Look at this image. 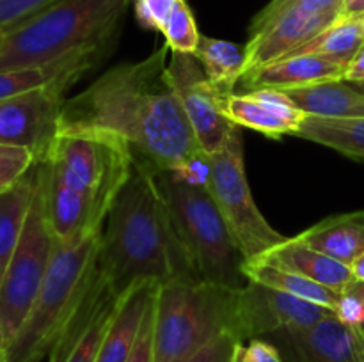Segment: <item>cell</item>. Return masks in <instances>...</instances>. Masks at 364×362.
Listing matches in <instances>:
<instances>
[{"label": "cell", "instance_id": "obj_9", "mask_svg": "<svg viewBox=\"0 0 364 362\" xmlns=\"http://www.w3.org/2000/svg\"><path fill=\"white\" fill-rule=\"evenodd\" d=\"M206 190L247 261L287 240L270 226L252 197L245 174L244 138L238 124H235L223 148L208 155Z\"/></svg>", "mask_w": 364, "mask_h": 362}, {"label": "cell", "instance_id": "obj_11", "mask_svg": "<svg viewBox=\"0 0 364 362\" xmlns=\"http://www.w3.org/2000/svg\"><path fill=\"white\" fill-rule=\"evenodd\" d=\"M331 312L318 304L247 280L238 291L237 337L244 343L279 330H308Z\"/></svg>", "mask_w": 364, "mask_h": 362}, {"label": "cell", "instance_id": "obj_20", "mask_svg": "<svg viewBox=\"0 0 364 362\" xmlns=\"http://www.w3.org/2000/svg\"><path fill=\"white\" fill-rule=\"evenodd\" d=\"M160 284L141 283L123 293L117 300L110 325L100 346L96 362H127L134 348L148 305Z\"/></svg>", "mask_w": 364, "mask_h": 362}, {"label": "cell", "instance_id": "obj_7", "mask_svg": "<svg viewBox=\"0 0 364 362\" xmlns=\"http://www.w3.org/2000/svg\"><path fill=\"white\" fill-rule=\"evenodd\" d=\"M50 174L66 187L110 209L130 180L134 156L119 138L102 131H59L45 160Z\"/></svg>", "mask_w": 364, "mask_h": 362}, {"label": "cell", "instance_id": "obj_23", "mask_svg": "<svg viewBox=\"0 0 364 362\" xmlns=\"http://www.w3.org/2000/svg\"><path fill=\"white\" fill-rule=\"evenodd\" d=\"M201 64L210 84L223 98L235 92V85L247 73V50L245 45L203 35L194 53Z\"/></svg>", "mask_w": 364, "mask_h": 362}, {"label": "cell", "instance_id": "obj_45", "mask_svg": "<svg viewBox=\"0 0 364 362\" xmlns=\"http://www.w3.org/2000/svg\"><path fill=\"white\" fill-rule=\"evenodd\" d=\"M363 362H364V350H363Z\"/></svg>", "mask_w": 364, "mask_h": 362}, {"label": "cell", "instance_id": "obj_37", "mask_svg": "<svg viewBox=\"0 0 364 362\" xmlns=\"http://www.w3.org/2000/svg\"><path fill=\"white\" fill-rule=\"evenodd\" d=\"M276 7H301L315 14H329L340 16L345 11V0H272Z\"/></svg>", "mask_w": 364, "mask_h": 362}, {"label": "cell", "instance_id": "obj_34", "mask_svg": "<svg viewBox=\"0 0 364 362\" xmlns=\"http://www.w3.org/2000/svg\"><path fill=\"white\" fill-rule=\"evenodd\" d=\"M231 362H287L279 348L265 337L244 341L235 346Z\"/></svg>", "mask_w": 364, "mask_h": 362}, {"label": "cell", "instance_id": "obj_10", "mask_svg": "<svg viewBox=\"0 0 364 362\" xmlns=\"http://www.w3.org/2000/svg\"><path fill=\"white\" fill-rule=\"evenodd\" d=\"M167 67L199 148L206 155H213L223 148L235 126L224 114L226 98L210 84L194 55L171 52Z\"/></svg>", "mask_w": 364, "mask_h": 362}, {"label": "cell", "instance_id": "obj_6", "mask_svg": "<svg viewBox=\"0 0 364 362\" xmlns=\"http://www.w3.org/2000/svg\"><path fill=\"white\" fill-rule=\"evenodd\" d=\"M155 180L199 279L242 290L247 284V259L206 187L188 183L171 170L155 172Z\"/></svg>", "mask_w": 364, "mask_h": 362}, {"label": "cell", "instance_id": "obj_30", "mask_svg": "<svg viewBox=\"0 0 364 362\" xmlns=\"http://www.w3.org/2000/svg\"><path fill=\"white\" fill-rule=\"evenodd\" d=\"M36 163L38 158L31 149L0 144V194L20 183Z\"/></svg>", "mask_w": 364, "mask_h": 362}, {"label": "cell", "instance_id": "obj_12", "mask_svg": "<svg viewBox=\"0 0 364 362\" xmlns=\"http://www.w3.org/2000/svg\"><path fill=\"white\" fill-rule=\"evenodd\" d=\"M66 91L63 85H48L0 99V144L27 148L38 163L45 162L59 135Z\"/></svg>", "mask_w": 364, "mask_h": 362}, {"label": "cell", "instance_id": "obj_18", "mask_svg": "<svg viewBox=\"0 0 364 362\" xmlns=\"http://www.w3.org/2000/svg\"><path fill=\"white\" fill-rule=\"evenodd\" d=\"M347 67L348 64L341 60L299 53L247 71L240 82L247 92L258 89H290L322 80H345Z\"/></svg>", "mask_w": 364, "mask_h": 362}, {"label": "cell", "instance_id": "obj_15", "mask_svg": "<svg viewBox=\"0 0 364 362\" xmlns=\"http://www.w3.org/2000/svg\"><path fill=\"white\" fill-rule=\"evenodd\" d=\"M265 339L287 362H363L364 334L345 325L334 312L308 330H279Z\"/></svg>", "mask_w": 364, "mask_h": 362}, {"label": "cell", "instance_id": "obj_43", "mask_svg": "<svg viewBox=\"0 0 364 362\" xmlns=\"http://www.w3.org/2000/svg\"><path fill=\"white\" fill-rule=\"evenodd\" d=\"M359 330H361V332L364 334V323H363V325H361V327H359Z\"/></svg>", "mask_w": 364, "mask_h": 362}, {"label": "cell", "instance_id": "obj_26", "mask_svg": "<svg viewBox=\"0 0 364 362\" xmlns=\"http://www.w3.org/2000/svg\"><path fill=\"white\" fill-rule=\"evenodd\" d=\"M244 273L247 280L263 284V286L274 287L277 291L291 295V297L302 298V300L313 302L322 307L334 311L338 304L340 293L315 283L311 279L299 275V273L284 270L281 266L270 265V263L262 261V259H249L244 266Z\"/></svg>", "mask_w": 364, "mask_h": 362}, {"label": "cell", "instance_id": "obj_5", "mask_svg": "<svg viewBox=\"0 0 364 362\" xmlns=\"http://www.w3.org/2000/svg\"><path fill=\"white\" fill-rule=\"evenodd\" d=\"M238 291L206 280L159 286L153 362H187L223 334L237 337Z\"/></svg>", "mask_w": 364, "mask_h": 362}, {"label": "cell", "instance_id": "obj_25", "mask_svg": "<svg viewBox=\"0 0 364 362\" xmlns=\"http://www.w3.org/2000/svg\"><path fill=\"white\" fill-rule=\"evenodd\" d=\"M295 137L322 144L347 158L364 163V117L326 119L306 116L299 124Z\"/></svg>", "mask_w": 364, "mask_h": 362}, {"label": "cell", "instance_id": "obj_3", "mask_svg": "<svg viewBox=\"0 0 364 362\" xmlns=\"http://www.w3.org/2000/svg\"><path fill=\"white\" fill-rule=\"evenodd\" d=\"M134 0H59L0 41V71L45 66L85 46L112 43Z\"/></svg>", "mask_w": 364, "mask_h": 362}, {"label": "cell", "instance_id": "obj_16", "mask_svg": "<svg viewBox=\"0 0 364 362\" xmlns=\"http://www.w3.org/2000/svg\"><path fill=\"white\" fill-rule=\"evenodd\" d=\"M41 163L45 167L46 215L53 238L63 243H71L102 229L109 209L95 199L66 187L50 174L45 162Z\"/></svg>", "mask_w": 364, "mask_h": 362}, {"label": "cell", "instance_id": "obj_8", "mask_svg": "<svg viewBox=\"0 0 364 362\" xmlns=\"http://www.w3.org/2000/svg\"><path fill=\"white\" fill-rule=\"evenodd\" d=\"M52 229L45 204V167L38 163L36 190L18 247L0 280V339L4 346L23 325L31 312L53 252Z\"/></svg>", "mask_w": 364, "mask_h": 362}, {"label": "cell", "instance_id": "obj_1", "mask_svg": "<svg viewBox=\"0 0 364 362\" xmlns=\"http://www.w3.org/2000/svg\"><path fill=\"white\" fill-rule=\"evenodd\" d=\"M164 43L146 59L100 75L60 110L59 131H102L130 148L134 162L155 172L176 170L203 153L169 77Z\"/></svg>", "mask_w": 364, "mask_h": 362}, {"label": "cell", "instance_id": "obj_42", "mask_svg": "<svg viewBox=\"0 0 364 362\" xmlns=\"http://www.w3.org/2000/svg\"><path fill=\"white\" fill-rule=\"evenodd\" d=\"M354 2H355V0H345V11H347L348 7H350ZM345 11H343V13H345Z\"/></svg>", "mask_w": 364, "mask_h": 362}, {"label": "cell", "instance_id": "obj_41", "mask_svg": "<svg viewBox=\"0 0 364 362\" xmlns=\"http://www.w3.org/2000/svg\"><path fill=\"white\" fill-rule=\"evenodd\" d=\"M0 362H6V346H4L2 339H0Z\"/></svg>", "mask_w": 364, "mask_h": 362}, {"label": "cell", "instance_id": "obj_21", "mask_svg": "<svg viewBox=\"0 0 364 362\" xmlns=\"http://www.w3.org/2000/svg\"><path fill=\"white\" fill-rule=\"evenodd\" d=\"M306 116L326 119L364 117V92L345 80H322L301 87L277 89Z\"/></svg>", "mask_w": 364, "mask_h": 362}, {"label": "cell", "instance_id": "obj_31", "mask_svg": "<svg viewBox=\"0 0 364 362\" xmlns=\"http://www.w3.org/2000/svg\"><path fill=\"white\" fill-rule=\"evenodd\" d=\"M59 0H0V31L6 32L25 23Z\"/></svg>", "mask_w": 364, "mask_h": 362}, {"label": "cell", "instance_id": "obj_38", "mask_svg": "<svg viewBox=\"0 0 364 362\" xmlns=\"http://www.w3.org/2000/svg\"><path fill=\"white\" fill-rule=\"evenodd\" d=\"M345 82L364 85V43L354 55V59L350 60V64H348L347 73H345Z\"/></svg>", "mask_w": 364, "mask_h": 362}, {"label": "cell", "instance_id": "obj_39", "mask_svg": "<svg viewBox=\"0 0 364 362\" xmlns=\"http://www.w3.org/2000/svg\"><path fill=\"white\" fill-rule=\"evenodd\" d=\"M350 270H352V275H354V280H358V283H364V254L352 263Z\"/></svg>", "mask_w": 364, "mask_h": 362}, {"label": "cell", "instance_id": "obj_22", "mask_svg": "<svg viewBox=\"0 0 364 362\" xmlns=\"http://www.w3.org/2000/svg\"><path fill=\"white\" fill-rule=\"evenodd\" d=\"M297 240L350 266L364 254V212L327 216L297 234Z\"/></svg>", "mask_w": 364, "mask_h": 362}, {"label": "cell", "instance_id": "obj_2", "mask_svg": "<svg viewBox=\"0 0 364 362\" xmlns=\"http://www.w3.org/2000/svg\"><path fill=\"white\" fill-rule=\"evenodd\" d=\"M98 266L117 297L141 283L201 280L149 167L134 162L130 180L114 199Z\"/></svg>", "mask_w": 364, "mask_h": 362}, {"label": "cell", "instance_id": "obj_14", "mask_svg": "<svg viewBox=\"0 0 364 362\" xmlns=\"http://www.w3.org/2000/svg\"><path fill=\"white\" fill-rule=\"evenodd\" d=\"M119 297L112 291L98 266L84 300L60 332L48 362H96Z\"/></svg>", "mask_w": 364, "mask_h": 362}, {"label": "cell", "instance_id": "obj_13", "mask_svg": "<svg viewBox=\"0 0 364 362\" xmlns=\"http://www.w3.org/2000/svg\"><path fill=\"white\" fill-rule=\"evenodd\" d=\"M338 16L315 14L301 7H276L267 4L249 27L247 71L290 57L311 41Z\"/></svg>", "mask_w": 364, "mask_h": 362}, {"label": "cell", "instance_id": "obj_32", "mask_svg": "<svg viewBox=\"0 0 364 362\" xmlns=\"http://www.w3.org/2000/svg\"><path fill=\"white\" fill-rule=\"evenodd\" d=\"M333 312L345 325L359 329L364 323V284L355 280L341 291Z\"/></svg>", "mask_w": 364, "mask_h": 362}, {"label": "cell", "instance_id": "obj_4", "mask_svg": "<svg viewBox=\"0 0 364 362\" xmlns=\"http://www.w3.org/2000/svg\"><path fill=\"white\" fill-rule=\"evenodd\" d=\"M102 229L71 243L55 240L38 297L7 346L6 362H41L48 357L98 272Z\"/></svg>", "mask_w": 364, "mask_h": 362}, {"label": "cell", "instance_id": "obj_40", "mask_svg": "<svg viewBox=\"0 0 364 362\" xmlns=\"http://www.w3.org/2000/svg\"><path fill=\"white\" fill-rule=\"evenodd\" d=\"M345 13H348V14H363V16H364V0H355V2L352 4V6L348 7L347 11H345Z\"/></svg>", "mask_w": 364, "mask_h": 362}, {"label": "cell", "instance_id": "obj_36", "mask_svg": "<svg viewBox=\"0 0 364 362\" xmlns=\"http://www.w3.org/2000/svg\"><path fill=\"white\" fill-rule=\"evenodd\" d=\"M240 343L233 334H223L212 343L206 344L201 351L188 358L187 362H231L235 346Z\"/></svg>", "mask_w": 364, "mask_h": 362}, {"label": "cell", "instance_id": "obj_24", "mask_svg": "<svg viewBox=\"0 0 364 362\" xmlns=\"http://www.w3.org/2000/svg\"><path fill=\"white\" fill-rule=\"evenodd\" d=\"M38 163L18 185L0 194V280L18 247L36 190Z\"/></svg>", "mask_w": 364, "mask_h": 362}, {"label": "cell", "instance_id": "obj_19", "mask_svg": "<svg viewBox=\"0 0 364 362\" xmlns=\"http://www.w3.org/2000/svg\"><path fill=\"white\" fill-rule=\"evenodd\" d=\"M255 259H262L270 265L299 273V275L315 280V283L322 284V286L329 287L336 293H341L352 283H355L350 266L308 247L301 240H297V236L287 238L279 245L263 252L262 256Z\"/></svg>", "mask_w": 364, "mask_h": 362}, {"label": "cell", "instance_id": "obj_35", "mask_svg": "<svg viewBox=\"0 0 364 362\" xmlns=\"http://www.w3.org/2000/svg\"><path fill=\"white\" fill-rule=\"evenodd\" d=\"M159 291V290H156ZM155 300L156 293L153 297L151 304L148 305L144 318H142L141 329L135 337L134 348L127 362H153V325H155Z\"/></svg>", "mask_w": 364, "mask_h": 362}, {"label": "cell", "instance_id": "obj_44", "mask_svg": "<svg viewBox=\"0 0 364 362\" xmlns=\"http://www.w3.org/2000/svg\"><path fill=\"white\" fill-rule=\"evenodd\" d=\"M2 35H4V32H2V31H0V41H2Z\"/></svg>", "mask_w": 364, "mask_h": 362}, {"label": "cell", "instance_id": "obj_29", "mask_svg": "<svg viewBox=\"0 0 364 362\" xmlns=\"http://www.w3.org/2000/svg\"><path fill=\"white\" fill-rule=\"evenodd\" d=\"M166 39L167 48L173 53H187L194 55L198 50L201 32H199L198 23L192 9L188 7L187 0H178L176 7L167 18L166 25L160 31Z\"/></svg>", "mask_w": 364, "mask_h": 362}, {"label": "cell", "instance_id": "obj_28", "mask_svg": "<svg viewBox=\"0 0 364 362\" xmlns=\"http://www.w3.org/2000/svg\"><path fill=\"white\" fill-rule=\"evenodd\" d=\"M224 114L231 123L238 124L240 128L259 131L274 141L284 137V135H297L299 130L297 124L277 116L265 103L256 99L251 92H245V94L233 92L231 96H228L224 102Z\"/></svg>", "mask_w": 364, "mask_h": 362}, {"label": "cell", "instance_id": "obj_27", "mask_svg": "<svg viewBox=\"0 0 364 362\" xmlns=\"http://www.w3.org/2000/svg\"><path fill=\"white\" fill-rule=\"evenodd\" d=\"M364 43V16L363 14L343 13L323 28L318 35L306 43L291 55L311 53V55L329 57L350 64L358 50Z\"/></svg>", "mask_w": 364, "mask_h": 362}, {"label": "cell", "instance_id": "obj_17", "mask_svg": "<svg viewBox=\"0 0 364 362\" xmlns=\"http://www.w3.org/2000/svg\"><path fill=\"white\" fill-rule=\"evenodd\" d=\"M110 45L112 43L85 46L45 66L0 71V99L13 98L48 85H63L70 89L105 57Z\"/></svg>", "mask_w": 364, "mask_h": 362}, {"label": "cell", "instance_id": "obj_33", "mask_svg": "<svg viewBox=\"0 0 364 362\" xmlns=\"http://www.w3.org/2000/svg\"><path fill=\"white\" fill-rule=\"evenodd\" d=\"M178 0H134L135 18L148 31H162Z\"/></svg>", "mask_w": 364, "mask_h": 362}]
</instances>
